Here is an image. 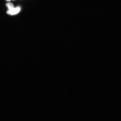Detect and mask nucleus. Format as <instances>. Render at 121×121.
Instances as JSON below:
<instances>
[{"instance_id":"obj_3","label":"nucleus","mask_w":121,"mask_h":121,"mask_svg":"<svg viewBox=\"0 0 121 121\" xmlns=\"http://www.w3.org/2000/svg\"><path fill=\"white\" fill-rule=\"evenodd\" d=\"M7 1H10V0H6Z\"/></svg>"},{"instance_id":"obj_1","label":"nucleus","mask_w":121,"mask_h":121,"mask_svg":"<svg viewBox=\"0 0 121 121\" xmlns=\"http://www.w3.org/2000/svg\"><path fill=\"white\" fill-rule=\"evenodd\" d=\"M20 7L14 8L11 10H8L7 12V14L11 15H13L17 14L20 11Z\"/></svg>"},{"instance_id":"obj_2","label":"nucleus","mask_w":121,"mask_h":121,"mask_svg":"<svg viewBox=\"0 0 121 121\" xmlns=\"http://www.w3.org/2000/svg\"><path fill=\"white\" fill-rule=\"evenodd\" d=\"M6 5L8 8L9 10H11L12 9L14 8L13 4L11 3H7L6 4Z\"/></svg>"}]
</instances>
